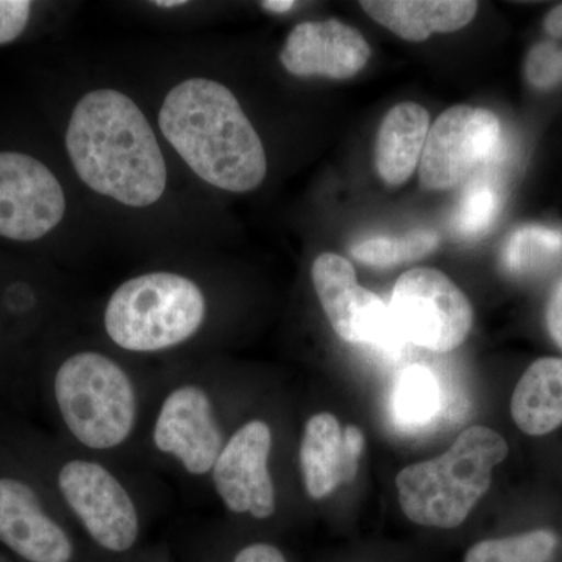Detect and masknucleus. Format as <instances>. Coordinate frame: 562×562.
Segmentation results:
<instances>
[{"label":"nucleus","mask_w":562,"mask_h":562,"mask_svg":"<svg viewBox=\"0 0 562 562\" xmlns=\"http://www.w3.org/2000/svg\"><path fill=\"white\" fill-rule=\"evenodd\" d=\"M66 151L91 191L120 205L147 209L168 187L160 140L138 103L125 92L98 88L70 111Z\"/></svg>","instance_id":"obj_1"},{"label":"nucleus","mask_w":562,"mask_h":562,"mask_svg":"<svg viewBox=\"0 0 562 562\" xmlns=\"http://www.w3.org/2000/svg\"><path fill=\"white\" fill-rule=\"evenodd\" d=\"M158 125L184 165L221 191L257 190L268 173L258 132L221 81L191 77L166 94Z\"/></svg>","instance_id":"obj_2"},{"label":"nucleus","mask_w":562,"mask_h":562,"mask_svg":"<svg viewBox=\"0 0 562 562\" xmlns=\"http://www.w3.org/2000/svg\"><path fill=\"white\" fill-rule=\"evenodd\" d=\"M508 452V442L497 431L469 428L441 457L398 472L395 484L402 512L422 527H460L490 490L492 472Z\"/></svg>","instance_id":"obj_3"},{"label":"nucleus","mask_w":562,"mask_h":562,"mask_svg":"<svg viewBox=\"0 0 562 562\" xmlns=\"http://www.w3.org/2000/svg\"><path fill=\"white\" fill-rule=\"evenodd\" d=\"M206 316L201 288L176 272H147L124 281L106 303V335L128 351H160L188 341Z\"/></svg>","instance_id":"obj_4"},{"label":"nucleus","mask_w":562,"mask_h":562,"mask_svg":"<svg viewBox=\"0 0 562 562\" xmlns=\"http://www.w3.org/2000/svg\"><path fill=\"white\" fill-rule=\"evenodd\" d=\"M55 398L66 427L88 449H114L135 427L132 380L98 351H80L63 362L55 375Z\"/></svg>","instance_id":"obj_5"},{"label":"nucleus","mask_w":562,"mask_h":562,"mask_svg":"<svg viewBox=\"0 0 562 562\" xmlns=\"http://www.w3.org/2000/svg\"><path fill=\"white\" fill-rule=\"evenodd\" d=\"M387 308L406 342L438 353L460 347L473 324L471 302L438 269L417 268L403 273Z\"/></svg>","instance_id":"obj_6"},{"label":"nucleus","mask_w":562,"mask_h":562,"mask_svg":"<svg viewBox=\"0 0 562 562\" xmlns=\"http://www.w3.org/2000/svg\"><path fill=\"white\" fill-rule=\"evenodd\" d=\"M501 120L492 111L454 105L431 125L419 162L425 190L460 187L476 173L487 171L501 158Z\"/></svg>","instance_id":"obj_7"},{"label":"nucleus","mask_w":562,"mask_h":562,"mask_svg":"<svg viewBox=\"0 0 562 562\" xmlns=\"http://www.w3.org/2000/svg\"><path fill=\"white\" fill-rule=\"evenodd\" d=\"M312 279L322 308L342 341L369 346L387 357H398L405 338L382 299L358 283L349 260L325 251L313 262Z\"/></svg>","instance_id":"obj_8"},{"label":"nucleus","mask_w":562,"mask_h":562,"mask_svg":"<svg viewBox=\"0 0 562 562\" xmlns=\"http://www.w3.org/2000/svg\"><path fill=\"white\" fill-rule=\"evenodd\" d=\"M65 213V190L49 166L24 151L0 150V238L40 241Z\"/></svg>","instance_id":"obj_9"},{"label":"nucleus","mask_w":562,"mask_h":562,"mask_svg":"<svg viewBox=\"0 0 562 562\" xmlns=\"http://www.w3.org/2000/svg\"><path fill=\"white\" fill-rule=\"evenodd\" d=\"M58 486L85 530L102 549L124 553L138 541L135 503L103 465L83 460L66 462L58 475Z\"/></svg>","instance_id":"obj_10"},{"label":"nucleus","mask_w":562,"mask_h":562,"mask_svg":"<svg viewBox=\"0 0 562 562\" xmlns=\"http://www.w3.org/2000/svg\"><path fill=\"white\" fill-rule=\"evenodd\" d=\"M272 431L262 420L243 425L225 443L213 468V482L221 501L232 513H250L268 519L276 513V487L268 461Z\"/></svg>","instance_id":"obj_11"},{"label":"nucleus","mask_w":562,"mask_h":562,"mask_svg":"<svg viewBox=\"0 0 562 562\" xmlns=\"http://www.w3.org/2000/svg\"><path fill=\"white\" fill-rule=\"evenodd\" d=\"M154 442L192 475L213 471L224 449V438L213 403L202 387L184 384L166 397L155 422Z\"/></svg>","instance_id":"obj_12"},{"label":"nucleus","mask_w":562,"mask_h":562,"mask_svg":"<svg viewBox=\"0 0 562 562\" xmlns=\"http://www.w3.org/2000/svg\"><path fill=\"white\" fill-rule=\"evenodd\" d=\"M371 58V46L357 29L338 20L306 21L284 41L280 61L295 77L346 80L357 76Z\"/></svg>","instance_id":"obj_13"},{"label":"nucleus","mask_w":562,"mask_h":562,"mask_svg":"<svg viewBox=\"0 0 562 562\" xmlns=\"http://www.w3.org/2000/svg\"><path fill=\"white\" fill-rule=\"evenodd\" d=\"M0 542L29 562H70L74 547L31 486L0 479Z\"/></svg>","instance_id":"obj_14"},{"label":"nucleus","mask_w":562,"mask_h":562,"mask_svg":"<svg viewBox=\"0 0 562 562\" xmlns=\"http://www.w3.org/2000/svg\"><path fill=\"white\" fill-rule=\"evenodd\" d=\"M361 7L373 21L413 43L432 33L460 31L479 11L473 0H364Z\"/></svg>","instance_id":"obj_15"},{"label":"nucleus","mask_w":562,"mask_h":562,"mask_svg":"<svg viewBox=\"0 0 562 562\" xmlns=\"http://www.w3.org/2000/svg\"><path fill=\"white\" fill-rule=\"evenodd\" d=\"M430 127V113L419 103H398L384 116L375 143L376 172L384 183L401 187L419 169Z\"/></svg>","instance_id":"obj_16"},{"label":"nucleus","mask_w":562,"mask_h":562,"mask_svg":"<svg viewBox=\"0 0 562 562\" xmlns=\"http://www.w3.org/2000/svg\"><path fill=\"white\" fill-rule=\"evenodd\" d=\"M301 465L306 492L313 501L328 497L339 484L353 482L357 473L347 462L344 431L333 414H314L306 422Z\"/></svg>","instance_id":"obj_17"},{"label":"nucleus","mask_w":562,"mask_h":562,"mask_svg":"<svg viewBox=\"0 0 562 562\" xmlns=\"http://www.w3.org/2000/svg\"><path fill=\"white\" fill-rule=\"evenodd\" d=\"M512 414L530 436L549 435L562 424V358L532 362L513 392Z\"/></svg>","instance_id":"obj_18"},{"label":"nucleus","mask_w":562,"mask_h":562,"mask_svg":"<svg viewBox=\"0 0 562 562\" xmlns=\"http://www.w3.org/2000/svg\"><path fill=\"white\" fill-rule=\"evenodd\" d=\"M443 394L438 375L425 366H409L398 375L392 394V416L403 430H417L436 420Z\"/></svg>","instance_id":"obj_19"},{"label":"nucleus","mask_w":562,"mask_h":562,"mask_svg":"<svg viewBox=\"0 0 562 562\" xmlns=\"http://www.w3.org/2000/svg\"><path fill=\"white\" fill-rule=\"evenodd\" d=\"M558 538L550 530H535L509 538L476 542L464 562H552Z\"/></svg>","instance_id":"obj_20"},{"label":"nucleus","mask_w":562,"mask_h":562,"mask_svg":"<svg viewBox=\"0 0 562 562\" xmlns=\"http://www.w3.org/2000/svg\"><path fill=\"white\" fill-rule=\"evenodd\" d=\"M501 206L502 194L497 181L487 171L476 173L462 191L454 216L457 231L464 238H480L497 220Z\"/></svg>","instance_id":"obj_21"},{"label":"nucleus","mask_w":562,"mask_h":562,"mask_svg":"<svg viewBox=\"0 0 562 562\" xmlns=\"http://www.w3.org/2000/svg\"><path fill=\"white\" fill-rule=\"evenodd\" d=\"M439 246V236L430 231H417L402 238L375 236L351 247L358 261L375 268H391L403 262L416 261L431 254Z\"/></svg>","instance_id":"obj_22"},{"label":"nucleus","mask_w":562,"mask_h":562,"mask_svg":"<svg viewBox=\"0 0 562 562\" xmlns=\"http://www.w3.org/2000/svg\"><path fill=\"white\" fill-rule=\"evenodd\" d=\"M562 255V232L528 225L514 232L505 247L503 262L512 272L536 271Z\"/></svg>","instance_id":"obj_23"},{"label":"nucleus","mask_w":562,"mask_h":562,"mask_svg":"<svg viewBox=\"0 0 562 562\" xmlns=\"http://www.w3.org/2000/svg\"><path fill=\"white\" fill-rule=\"evenodd\" d=\"M525 77L536 90H553L562 85V46L558 41H542L528 52Z\"/></svg>","instance_id":"obj_24"},{"label":"nucleus","mask_w":562,"mask_h":562,"mask_svg":"<svg viewBox=\"0 0 562 562\" xmlns=\"http://www.w3.org/2000/svg\"><path fill=\"white\" fill-rule=\"evenodd\" d=\"M32 10L29 0H0V46L20 38L31 21Z\"/></svg>","instance_id":"obj_25"},{"label":"nucleus","mask_w":562,"mask_h":562,"mask_svg":"<svg viewBox=\"0 0 562 562\" xmlns=\"http://www.w3.org/2000/svg\"><path fill=\"white\" fill-rule=\"evenodd\" d=\"M547 328L554 344L562 350V280L554 286L547 305Z\"/></svg>","instance_id":"obj_26"},{"label":"nucleus","mask_w":562,"mask_h":562,"mask_svg":"<svg viewBox=\"0 0 562 562\" xmlns=\"http://www.w3.org/2000/svg\"><path fill=\"white\" fill-rule=\"evenodd\" d=\"M233 562H288L284 554L271 543H251L236 554Z\"/></svg>","instance_id":"obj_27"},{"label":"nucleus","mask_w":562,"mask_h":562,"mask_svg":"<svg viewBox=\"0 0 562 562\" xmlns=\"http://www.w3.org/2000/svg\"><path fill=\"white\" fill-rule=\"evenodd\" d=\"M344 447H346L347 462H349L351 471L358 473L360 468V458L364 452V435L360 428L350 425L344 431Z\"/></svg>","instance_id":"obj_28"},{"label":"nucleus","mask_w":562,"mask_h":562,"mask_svg":"<svg viewBox=\"0 0 562 562\" xmlns=\"http://www.w3.org/2000/svg\"><path fill=\"white\" fill-rule=\"evenodd\" d=\"M543 29L553 40H562V3L549 11L543 21Z\"/></svg>","instance_id":"obj_29"},{"label":"nucleus","mask_w":562,"mask_h":562,"mask_svg":"<svg viewBox=\"0 0 562 562\" xmlns=\"http://www.w3.org/2000/svg\"><path fill=\"white\" fill-rule=\"evenodd\" d=\"M294 5L295 2H288V0H265V2H261L262 9L272 11V13H286Z\"/></svg>","instance_id":"obj_30"},{"label":"nucleus","mask_w":562,"mask_h":562,"mask_svg":"<svg viewBox=\"0 0 562 562\" xmlns=\"http://www.w3.org/2000/svg\"><path fill=\"white\" fill-rule=\"evenodd\" d=\"M187 3L184 0H169V2L160 0V2H154V5L160 7V9H176V7L187 5Z\"/></svg>","instance_id":"obj_31"}]
</instances>
